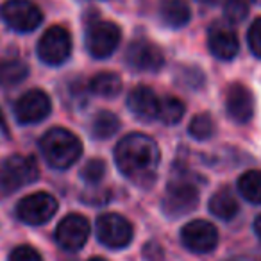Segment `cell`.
<instances>
[{
    "mask_svg": "<svg viewBox=\"0 0 261 261\" xmlns=\"http://www.w3.org/2000/svg\"><path fill=\"white\" fill-rule=\"evenodd\" d=\"M120 27L111 22H97L90 25L86 34V47L93 58L104 59L116 50L120 43Z\"/></svg>",
    "mask_w": 261,
    "mask_h": 261,
    "instance_id": "8",
    "label": "cell"
},
{
    "mask_svg": "<svg viewBox=\"0 0 261 261\" xmlns=\"http://www.w3.org/2000/svg\"><path fill=\"white\" fill-rule=\"evenodd\" d=\"M224 261H250V259L245 256H234V257H227V259H224Z\"/></svg>",
    "mask_w": 261,
    "mask_h": 261,
    "instance_id": "31",
    "label": "cell"
},
{
    "mask_svg": "<svg viewBox=\"0 0 261 261\" xmlns=\"http://www.w3.org/2000/svg\"><path fill=\"white\" fill-rule=\"evenodd\" d=\"M127 106L140 118H158L160 113V98L149 86H138L129 93Z\"/></svg>",
    "mask_w": 261,
    "mask_h": 261,
    "instance_id": "16",
    "label": "cell"
},
{
    "mask_svg": "<svg viewBox=\"0 0 261 261\" xmlns=\"http://www.w3.org/2000/svg\"><path fill=\"white\" fill-rule=\"evenodd\" d=\"M0 130L8 133V123H6V118H4V113H2V109H0Z\"/></svg>",
    "mask_w": 261,
    "mask_h": 261,
    "instance_id": "30",
    "label": "cell"
},
{
    "mask_svg": "<svg viewBox=\"0 0 261 261\" xmlns=\"http://www.w3.org/2000/svg\"><path fill=\"white\" fill-rule=\"evenodd\" d=\"M38 167L33 158L25 156H11L0 168V190L4 193L15 192L23 185L36 181Z\"/></svg>",
    "mask_w": 261,
    "mask_h": 261,
    "instance_id": "3",
    "label": "cell"
},
{
    "mask_svg": "<svg viewBox=\"0 0 261 261\" xmlns=\"http://www.w3.org/2000/svg\"><path fill=\"white\" fill-rule=\"evenodd\" d=\"M160 13L163 22L167 25L174 27V29L186 25L190 22V16H192V11H190V6L186 0H163Z\"/></svg>",
    "mask_w": 261,
    "mask_h": 261,
    "instance_id": "17",
    "label": "cell"
},
{
    "mask_svg": "<svg viewBox=\"0 0 261 261\" xmlns=\"http://www.w3.org/2000/svg\"><path fill=\"white\" fill-rule=\"evenodd\" d=\"M106 174V163L102 160H90L83 168V179L91 185L98 182Z\"/></svg>",
    "mask_w": 261,
    "mask_h": 261,
    "instance_id": "26",
    "label": "cell"
},
{
    "mask_svg": "<svg viewBox=\"0 0 261 261\" xmlns=\"http://www.w3.org/2000/svg\"><path fill=\"white\" fill-rule=\"evenodd\" d=\"M182 243L193 252H210L217 247L218 243V232L213 224L206 220H193L182 227L181 232Z\"/></svg>",
    "mask_w": 261,
    "mask_h": 261,
    "instance_id": "13",
    "label": "cell"
},
{
    "mask_svg": "<svg viewBox=\"0 0 261 261\" xmlns=\"http://www.w3.org/2000/svg\"><path fill=\"white\" fill-rule=\"evenodd\" d=\"M27 75H29V66L20 59L0 61V86H15V84L22 83Z\"/></svg>",
    "mask_w": 261,
    "mask_h": 261,
    "instance_id": "19",
    "label": "cell"
},
{
    "mask_svg": "<svg viewBox=\"0 0 261 261\" xmlns=\"http://www.w3.org/2000/svg\"><path fill=\"white\" fill-rule=\"evenodd\" d=\"M90 90L100 97H115L122 90V79L115 72H102L91 79Z\"/></svg>",
    "mask_w": 261,
    "mask_h": 261,
    "instance_id": "20",
    "label": "cell"
},
{
    "mask_svg": "<svg viewBox=\"0 0 261 261\" xmlns=\"http://www.w3.org/2000/svg\"><path fill=\"white\" fill-rule=\"evenodd\" d=\"M0 13L4 22L18 33H31L43 22V13L29 0H8Z\"/></svg>",
    "mask_w": 261,
    "mask_h": 261,
    "instance_id": "4",
    "label": "cell"
},
{
    "mask_svg": "<svg viewBox=\"0 0 261 261\" xmlns=\"http://www.w3.org/2000/svg\"><path fill=\"white\" fill-rule=\"evenodd\" d=\"M72 54V38L63 27H50L45 31L38 43V56L47 65H61Z\"/></svg>",
    "mask_w": 261,
    "mask_h": 261,
    "instance_id": "6",
    "label": "cell"
},
{
    "mask_svg": "<svg viewBox=\"0 0 261 261\" xmlns=\"http://www.w3.org/2000/svg\"><path fill=\"white\" fill-rule=\"evenodd\" d=\"M207 45H210L211 54L215 58L222 59V61H229L238 54V38H236L234 31H231L229 27H211L210 36H207Z\"/></svg>",
    "mask_w": 261,
    "mask_h": 261,
    "instance_id": "15",
    "label": "cell"
},
{
    "mask_svg": "<svg viewBox=\"0 0 261 261\" xmlns=\"http://www.w3.org/2000/svg\"><path fill=\"white\" fill-rule=\"evenodd\" d=\"M90 236V224L83 215L72 213L59 222L56 242L66 250H79Z\"/></svg>",
    "mask_w": 261,
    "mask_h": 261,
    "instance_id": "11",
    "label": "cell"
},
{
    "mask_svg": "<svg viewBox=\"0 0 261 261\" xmlns=\"http://www.w3.org/2000/svg\"><path fill=\"white\" fill-rule=\"evenodd\" d=\"M213 133H215V122L206 113L197 115L192 120V123H190V135L195 140H207L213 136Z\"/></svg>",
    "mask_w": 261,
    "mask_h": 261,
    "instance_id": "24",
    "label": "cell"
},
{
    "mask_svg": "<svg viewBox=\"0 0 261 261\" xmlns=\"http://www.w3.org/2000/svg\"><path fill=\"white\" fill-rule=\"evenodd\" d=\"M50 109V98L45 91L31 90L16 100L15 115L22 123H36L47 118Z\"/></svg>",
    "mask_w": 261,
    "mask_h": 261,
    "instance_id": "12",
    "label": "cell"
},
{
    "mask_svg": "<svg viewBox=\"0 0 261 261\" xmlns=\"http://www.w3.org/2000/svg\"><path fill=\"white\" fill-rule=\"evenodd\" d=\"M125 61L138 72H158L163 66L165 58L158 45L149 40H135L125 52Z\"/></svg>",
    "mask_w": 261,
    "mask_h": 261,
    "instance_id": "9",
    "label": "cell"
},
{
    "mask_svg": "<svg viewBox=\"0 0 261 261\" xmlns=\"http://www.w3.org/2000/svg\"><path fill=\"white\" fill-rule=\"evenodd\" d=\"M120 129V120L116 115H113L111 111H100L95 115L93 123H91V130L93 136L98 140H108L115 135Z\"/></svg>",
    "mask_w": 261,
    "mask_h": 261,
    "instance_id": "21",
    "label": "cell"
},
{
    "mask_svg": "<svg viewBox=\"0 0 261 261\" xmlns=\"http://www.w3.org/2000/svg\"><path fill=\"white\" fill-rule=\"evenodd\" d=\"M197 202H199V192L195 186L186 181H175L168 185L163 207L170 217H179L195 210Z\"/></svg>",
    "mask_w": 261,
    "mask_h": 261,
    "instance_id": "10",
    "label": "cell"
},
{
    "mask_svg": "<svg viewBox=\"0 0 261 261\" xmlns=\"http://www.w3.org/2000/svg\"><path fill=\"white\" fill-rule=\"evenodd\" d=\"M90 261H108V259H104V257H91Z\"/></svg>",
    "mask_w": 261,
    "mask_h": 261,
    "instance_id": "32",
    "label": "cell"
},
{
    "mask_svg": "<svg viewBox=\"0 0 261 261\" xmlns=\"http://www.w3.org/2000/svg\"><path fill=\"white\" fill-rule=\"evenodd\" d=\"M40 147L47 163L54 168L72 167L83 152L79 138L63 127H54V129L47 130L41 138Z\"/></svg>",
    "mask_w": 261,
    "mask_h": 261,
    "instance_id": "2",
    "label": "cell"
},
{
    "mask_svg": "<svg viewBox=\"0 0 261 261\" xmlns=\"http://www.w3.org/2000/svg\"><path fill=\"white\" fill-rule=\"evenodd\" d=\"M254 231H256V234L261 238V215H257L256 222H254Z\"/></svg>",
    "mask_w": 261,
    "mask_h": 261,
    "instance_id": "29",
    "label": "cell"
},
{
    "mask_svg": "<svg viewBox=\"0 0 261 261\" xmlns=\"http://www.w3.org/2000/svg\"><path fill=\"white\" fill-rule=\"evenodd\" d=\"M210 211L215 217L222 218V220H231L238 213V202H236L234 195L227 188H222L211 197Z\"/></svg>",
    "mask_w": 261,
    "mask_h": 261,
    "instance_id": "18",
    "label": "cell"
},
{
    "mask_svg": "<svg viewBox=\"0 0 261 261\" xmlns=\"http://www.w3.org/2000/svg\"><path fill=\"white\" fill-rule=\"evenodd\" d=\"M247 40H249V47H250V50H252V54L261 58V18L254 20V23L249 29Z\"/></svg>",
    "mask_w": 261,
    "mask_h": 261,
    "instance_id": "27",
    "label": "cell"
},
{
    "mask_svg": "<svg viewBox=\"0 0 261 261\" xmlns=\"http://www.w3.org/2000/svg\"><path fill=\"white\" fill-rule=\"evenodd\" d=\"M225 108L227 113L234 122L245 123L252 118L254 113V98L252 93L247 90L243 84H232L227 90V97H225Z\"/></svg>",
    "mask_w": 261,
    "mask_h": 261,
    "instance_id": "14",
    "label": "cell"
},
{
    "mask_svg": "<svg viewBox=\"0 0 261 261\" xmlns=\"http://www.w3.org/2000/svg\"><path fill=\"white\" fill-rule=\"evenodd\" d=\"M58 211V200L50 193H33L22 199L16 207V215L22 222L31 225H40L48 222Z\"/></svg>",
    "mask_w": 261,
    "mask_h": 261,
    "instance_id": "7",
    "label": "cell"
},
{
    "mask_svg": "<svg viewBox=\"0 0 261 261\" xmlns=\"http://www.w3.org/2000/svg\"><path fill=\"white\" fill-rule=\"evenodd\" d=\"M116 165L125 177L136 185L149 186L156 179L160 165V147L150 136L133 133L116 145Z\"/></svg>",
    "mask_w": 261,
    "mask_h": 261,
    "instance_id": "1",
    "label": "cell"
},
{
    "mask_svg": "<svg viewBox=\"0 0 261 261\" xmlns=\"http://www.w3.org/2000/svg\"><path fill=\"white\" fill-rule=\"evenodd\" d=\"M185 116V104L179 100L177 97H163L160 100V113H158V118L161 120L167 125L172 123H177L179 120Z\"/></svg>",
    "mask_w": 261,
    "mask_h": 261,
    "instance_id": "23",
    "label": "cell"
},
{
    "mask_svg": "<svg viewBox=\"0 0 261 261\" xmlns=\"http://www.w3.org/2000/svg\"><path fill=\"white\" fill-rule=\"evenodd\" d=\"M254 0H225L224 4V15L229 22L238 23L242 20H245V16L249 15L250 6Z\"/></svg>",
    "mask_w": 261,
    "mask_h": 261,
    "instance_id": "25",
    "label": "cell"
},
{
    "mask_svg": "<svg viewBox=\"0 0 261 261\" xmlns=\"http://www.w3.org/2000/svg\"><path fill=\"white\" fill-rule=\"evenodd\" d=\"M97 236L106 247L122 249L133 240V225L122 215L106 213L97 220Z\"/></svg>",
    "mask_w": 261,
    "mask_h": 261,
    "instance_id": "5",
    "label": "cell"
},
{
    "mask_svg": "<svg viewBox=\"0 0 261 261\" xmlns=\"http://www.w3.org/2000/svg\"><path fill=\"white\" fill-rule=\"evenodd\" d=\"M238 190L249 202L261 204V172L250 170L238 179Z\"/></svg>",
    "mask_w": 261,
    "mask_h": 261,
    "instance_id": "22",
    "label": "cell"
},
{
    "mask_svg": "<svg viewBox=\"0 0 261 261\" xmlns=\"http://www.w3.org/2000/svg\"><path fill=\"white\" fill-rule=\"evenodd\" d=\"M9 261H43L36 249L29 245H20L9 256Z\"/></svg>",
    "mask_w": 261,
    "mask_h": 261,
    "instance_id": "28",
    "label": "cell"
}]
</instances>
